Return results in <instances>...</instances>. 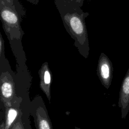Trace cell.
<instances>
[{"label": "cell", "mask_w": 129, "mask_h": 129, "mask_svg": "<svg viewBox=\"0 0 129 129\" xmlns=\"http://www.w3.org/2000/svg\"><path fill=\"white\" fill-rule=\"evenodd\" d=\"M37 129H52L50 123L48 119L45 117H42L40 115H38L37 123Z\"/></svg>", "instance_id": "cell-9"}, {"label": "cell", "mask_w": 129, "mask_h": 129, "mask_svg": "<svg viewBox=\"0 0 129 129\" xmlns=\"http://www.w3.org/2000/svg\"><path fill=\"white\" fill-rule=\"evenodd\" d=\"M84 1V0H77V2H78V5H79V6H80V7H82V6H83V5Z\"/></svg>", "instance_id": "cell-11"}, {"label": "cell", "mask_w": 129, "mask_h": 129, "mask_svg": "<svg viewBox=\"0 0 129 129\" xmlns=\"http://www.w3.org/2000/svg\"><path fill=\"white\" fill-rule=\"evenodd\" d=\"M1 19L3 28L13 48L21 49L24 34L21 25L22 18L16 10L13 0H0Z\"/></svg>", "instance_id": "cell-2"}, {"label": "cell", "mask_w": 129, "mask_h": 129, "mask_svg": "<svg viewBox=\"0 0 129 129\" xmlns=\"http://www.w3.org/2000/svg\"><path fill=\"white\" fill-rule=\"evenodd\" d=\"M27 1L29 3H30L31 4L34 5H37L39 1V0H27Z\"/></svg>", "instance_id": "cell-10"}, {"label": "cell", "mask_w": 129, "mask_h": 129, "mask_svg": "<svg viewBox=\"0 0 129 129\" xmlns=\"http://www.w3.org/2000/svg\"><path fill=\"white\" fill-rule=\"evenodd\" d=\"M118 106L121 108V118H125L129 111V68L121 83Z\"/></svg>", "instance_id": "cell-4"}, {"label": "cell", "mask_w": 129, "mask_h": 129, "mask_svg": "<svg viewBox=\"0 0 129 129\" xmlns=\"http://www.w3.org/2000/svg\"><path fill=\"white\" fill-rule=\"evenodd\" d=\"M41 87L43 88V90L44 91L47 90L48 95H49L48 91H49V87L51 83V76H50V72L47 67L43 68V70L42 71V74L41 75ZM45 93H46V92H45Z\"/></svg>", "instance_id": "cell-7"}, {"label": "cell", "mask_w": 129, "mask_h": 129, "mask_svg": "<svg viewBox=\"0 0 129 129\" xmlns=\"http://www.w3.org/2000/svg\"><path fill=\"white\" fill-rule=\"evenodd\" d=\"M112 73L113 67L111 61L104 53H102L98 61V74L102 84L107 89L111 85Z\"/></svg>", "instance_id": "cell-3"}, {"label": "cell", "mask_w": 129, "mask_h": 129, "mask_svg": "<svg viewBox=\"0 0 129 129\" xmlns=\"http://www.w3.org/2000/svg\"><path fill=\"white\" fill-rule=\"evenodd\" d=\"M54 2L59 13L81 7L78 5L77 0H54Z\"/></svg>", "instance_id": "cell-5"}, {"label": "cell", "mask_w": 129, "mask_h": 129, "mask_svg": "<svg viewBox=\"0 0 129 129\" xmlns=\"http://www.w3.org/2000/svg\"><path fill=\"white\" fill-rule=\"evenodd\" d=\"M59 14L64 28L75 41V45L82 54L87 56L89 47L85 19L89 14L79 7L62 12Z\"/></svg>", "instance_id": "cell-1"}, {"label": "cell", "mask_w": 129, "mask_h": 129, "mask_svg": "<svg viewBox=\"0 0 129 129\" xmlns=\"http://www.w3.org/2000/svg\"><path fill=\"white\" fill-rule=\"evenodd\" d=\"M1 94L2 98L5 100L12 98L13 94V83L10 80H4L1 82Z\"/></svg>", "instance_id": "cell-6"}, {"label": "cell", "mask_w": 129, "mask_h": 129, "mask_svg": "<svg viewBox=\"0 0 129 129\" xmlns=\"http://www.w3.org/2000/svg\"><path fill=\"white\" fill-rule=\"evenodd\" d=\"M18 115V111L16 109L11 108L8 109L6 115V125L5 128L9 129L11 126L12 123L14 122L16 119Z\"/></svg>", "instance_id": "cell-8"}]
</instances>
